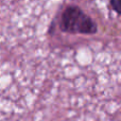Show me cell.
<instances>
[{"label":"cell","mask_w":121,"mask_h":121,"mask_svg":"<svg viewBox=\"0 0 121 121\" xmlns=\"http://www.w3.org/2000/svg\"><path fill=\"white\" fill-rule=\"evenodd\" d=\"M111 5L114 11L121 15V0H111Z\"/></svg>","instance_id":"cell-2"},{"label":"cell","mask_w":121,"mask_h":121,"mask_svg":"<svg viewBox=\"0 0 121 121\" xmlns=\"http://www.w3.org/2000/svg\"><path fill=\"white\" fill-rule=\"evenodd\" d=\"M60 28L66 33L84 35H91L98 31L96 22L75 5H69L65 9L60 17Z\"/></svg>","instance_id":"cell-1"}]
</instances>
